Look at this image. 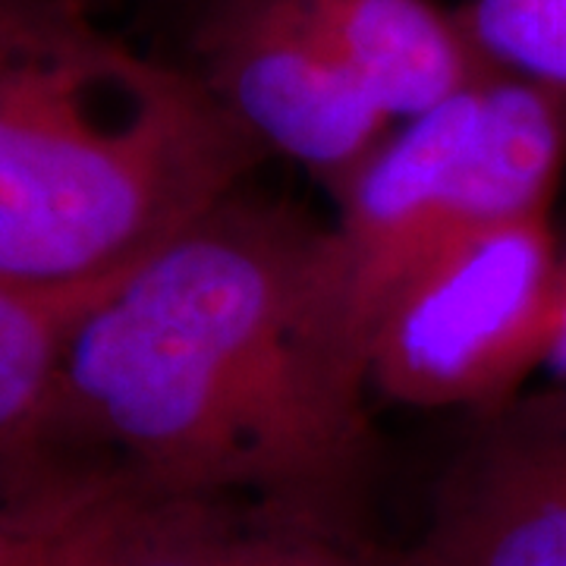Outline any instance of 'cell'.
I'll use <instances>...</instances> for the list:
<instances>
[{
	"instance_id": "9c48e42d",
	"label": "cell",
	"mask_w": 566,
	"mask_h": 566,
	"mask_svg": "<svg viewBox=\"0 0 566 566\" xmlns=\"http://www.w3.org/2000/svg\"><path fill=\"white\" fill-rule=\"evenodd\" d=\"M566 161V88L497 66L482 80L457 233L551 218Z\"/></svg>"
},
{
	"instance_id": "30bf717a",
	"label": "cell",
	"mask_w": 566,
	"mask_h": 566,
	"mask_svg": "<svg viewBox=\"0 0 566 566\" xmlns=\"http://www.w3.org/2000/svg\"><path fill=\"white\" fill-rule=\"evenodd\" d=\"M98 296H51L0 281V497L85 453L66 431L63 356Z\"/></svg>"
},
{
	"instance_id": "8992f818",
	"label": "cell",
	"mask_w": 566,
	"mask_h": 566,
	"mask_svg": "<svg viewBox=\"0 0 566 566\" xmlns=\"http://www.w3.org/2000/svg\"><path fill=\"white\" fill-rule=\"evenodd\" d=\"M412 551L422 566H566V390L475 416Z\"/></svg>"
},
{
	"instance_id": "6da1fadb",
	"label": "cell",
	"mask_w": 566,
	"mask_h": 566,
	"mask_svg": "<svg viewBox=\"0 0 566 566\" xmlns=\"http://www.w3.org/2000/svg\"><path fill=\"white\" fill-rule=\"evenodd\" d=\"M368 371L337 312L324 230L230 196L82 312L63 356L76 450L151 494L365 535L378 469Z\"/></svg>"
},
{
	"instance_id": "277c9868",
	"label": "cell",
	"mask_w": 566,
	"mask_h": 566,
	"mask_svg": "<svg viewBox=\"0 0 566 566\" xmlns=\"http://www.w3.org/2000/svg\"><path fill=\"white\" fill-rule=\"evenodd\" d=\"M202 57V80L264 151L334 186L385 142L390 117L296 0H223Z\"/></svg>"
},
{
	"instance_id": "8fae6325",
	"label": "cell",
	"mask_w": 566,
	"mask_h": 566,
	"mask_svg": "<svg viewBox=\"0 0 566 566\" xmlns=\"http://www.w3.org/2000/svg\"><path fill=\"white\" fill-rule=\"evenodd\" d=\"M151 491L104 453H73L0 497V566H111Z\"/></svg>"
},
{
	"instance_id": "5b68a950",
	"label": "cell",
	"mask_w": 566,
	"mask_h": 566,
	"mask_svg": "<svg viewBox=\"0 0 566 566\" xmlns=\"http://www.w3.org/2000/svg\"><path fill=\"white\" fill-rule=\"evenodd\" d=\"M482 80L441 107L406 120L394 139L381 142L337 186L340 218L324 230V268L363 363L371 327L394 290L438 245L457 237L465 151L479 120Z\"/></svg>"
},
{
	"instance_id": "ba28073f",
	"label": "cell",
	"mask_w": 566,
	"mask_h": 566,
	"mask_svg": "<svg viewBox=\"0 0 566 566\" xmlns=\"http://www.w3.org/2000/svg\"><path fill=\"white\" fill-rule=\"evenodd\" d=\"M111 566H422L368 535L281 520L255 506L148 494Z\"/></svg>"
},
{
	"instance_id": "3957f363",
	"label": "cell",
	"mask_w": 566,
	"mask_h": 566,
	"mask_svg": "<svg viewBox=\"0 0 566 566\" xmlns=\"http://www.w3.org/2000/svg\"><path fill=\"white\" fill-rule=\"evenodd\" d=\"M557 262L551 218L450 237L381 308L368 387L390 403L472 416L510 403L545 363Z\"/></svg>"
},
{
	"instance_id": "4fadbf2b",
	"label": "cell",
	"mask_w": 566,
	"mask_h": 566,
	"mask_svg": "<svg viewBox=\"0 0 566 566\" xmlns=\"http://www.w3.org/2000/svg\"><path fill=\"white\" fill-rule=\"evenodd\" d=\"M545 363L557 371L560 390H566V249L557 262V281H554V305H551V334H547Z\"/></svg>"
},
{
	"instance_id": "7a4b0ae2",
	"label": "cell",
	"mask_w": 566,
	"mask_h": 566,
	"mask_svg": "<svg viewBox=\"0 0 566 566\" xmlns=\"http://www.w3.org/2000/svg\"><path fill=\"white\" fill-rule=\"evenodd\" d=\"M262 155L202 73L104 35L76 0H0V281L98 296Z\"/></svg>"
},
{
	"instance_id": "52a82bcc",
	"label": "cell",
	"mask_w": 566,
	"mask_h": 566,
	"mask_svg": "<svg viewBox=\"0 0 566 566\" xmlns=\"http://www.w3.org/2000/svg\"><path fill=\"white\" fill-rule=\"evenodd\" d=\"M296 3L390 120L422 117L501 66L431 0Z\"/></svg>"
},
{
	"instance_id": "7c38bea8",
	"label": "cell",
	"mask_w": 566,
	"mask_h": 566,
	"mask_svg": "<svg viewBox=\"0 0 566 566\" xmlns=\"http://www.w3.org/2000/svg\"><path fill=\"white\" fill-rule=\"evenodd\" d=\"M460 20L494 63L566 88V0H472Z\"/></svg>"
}]
</instances>
